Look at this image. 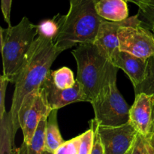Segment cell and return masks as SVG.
I'll return each mask as SVG.
<instances>
[{"instance_id":"6da1fadb","label":"cell","mask_w":154,"mask_h":154,"mask_svg":"<svg viewBox=\"0 0 154 154\" xmlns=\"http://www.w3.org/2000/svg\"><path fill=\"white\" fill-rule=\"evenodd\" d=\"M62 53L51 39L38 35L14 80V91L10 112L15 133L20 127L18 113L26 96L39 90L51 72V67Z\"/></svg>"},{"instance_id":"7a4b0ae2","label":"cell","mask_w":154,"mask_h":154,"mask_svg":"<svg viewBox=\"0 0 154 154\" xmlns=\"http://www.w3.org/2000/svg\"><path fill=\"white\" fill-rule=\"evenodd\" d=\"M69 12L58 35L53 42L62 52L77 44L94 43L98 31L105 19L96 9V0H69Z\"/></svg>"},{"instance_id":"3957f363","label":"cell","mask_w":154,"mask_h":154,"mask_svg":"<svg viewBox=\"0 0 154 154\" xmlns=\"http://www.w3.org/2000/svg\"><path fill=\"white\" fill-rule=\"evenodd\" d=\"M72 54L78 68L76 81L87 102H90L119 69L94 43L79 44Z\"/></svg>"},{"instance_id":"277c9868","label":"cell","mask_w":154,"mask_h":154,"mask_svg":"<svg viewBox=\"0 0 154 154\" xmlns=\"http://www.w3.org/2000/svg\"><path fill=\"white\" fill-rule=\"evenodd\" d=\"M38 35V26L23 17L15 26L0 28V43L3 74L10 83L14 82L29 51Z\"/></svg>"},{"instance_id":"5b68a950","label":"cell","mask_w":154,"mask_h":154,"mask_svg":"<svg viewBox=\"0 0 154 154\" xmlns=\"http://www.w3.org/2000/svg\"><path fill=\"white\" fill-rule=\"evenodd\" d=\"M117 74H113L98 96L90 102L99 126H115L129 121L131 106L123 99L117 86Z\"/></svg>"},{"instance_id":"8992f818","label":"cell","mask_w":154,"mask_h":154,"mask_svg":"<svg viewBox=\"0 0 154 154\" xmlns=\"http://www.w3.org/2000/svg\"><path fill=\"white\" fill-rule=\"evenodd\" d=\"M118 38L120 51L147 60L154 56V35L139 18L120 27Z\"/></svg>"},{"instance_id":"52a82bcc","label":"cell","mask_w":154,"mask_h":154,"mask_svg":"<svg viewBox=\"0 0 154 154\" xmlns=\"http://www.w3.org/2000/svg\"><path fill=\"white\" fill-rule=\"evenodd\" d=\"M51 111L42 87L26 97L18 113V122L22 129L24 143L31 142L41 120L49 115Z\"/></svg>"},{"instance_id":"ba28073f","label":"cell","mask_w":154,"mask_h":154,"mask_svg":"<svg viewBox=\"0 0 154 154\" xmlns=\"http://www.w3.org/2000/svg\"><path fill=\"white\" fill-rule=\"evenodd\" d=\"M94 126L105 154H126L133 147L138 133L130 122L115 126H99L93 119Z\"/></svg>"},{"instance_id":"9c48e42d","label":"cell","mask_w":154,"mask_h":154,"mask_svg":"<svg viewBox=\"0 0 154 154\" xmlns=\"http://www.w3.org/2000/svg\"><path fill=\"white\" fill-rule=\"evenodd\" d=\"M129 122L138 133L147 138L154 132V95L135 94L129 111Z\"/></svg>"},{"instance_id":"30bf717a","label":"cell","mask_w":154,"mask_h":154,"mask_svg":"<svg viewBox=\"0 0 154 154\" xmlns=\"http://www.w3.org/2000/svg\"><path fill=\"white\" fill-rule=\"evenodd\" d=\"M41 87L45 92L47 102L52 110H58L75 102H87L78 81H76L75 86L71 88L60 89L54 84L51 72Z\"/></svg>"},{"instance_id":"8fae6325","label":"cell","mask_w":154,"mask_h":154,"mask_svg":"<svg viewBox=\"0 0 154 154\" xmlns=\"http://www.w3.org/2000/svg\"><path fill=\"white\" fill-rule=\"evenodd\" d=\"M110 60L114 66L122 69L127 75L134 88L141 84L146 76L147 60L135 57L117 48L111 55Z\"/></svg>"},{"instance_id":"7c38bea8","label":"cell","mask_w":154,"mask_h":154,"mask_svg":"<svg viewBox=\"0 0 154 154\" xmlns=\"http://www.w3.org/2000/svg\"><path fill=\"white\" fill-rule=\"evenodd\" d=\"M138 18L136 14L119 22L105 20L99 27L94 44L110 60L113 53L119 48L118 31L120 27L135 22Z\"/></svg>"},{"instance_id":"4fadbf2b","label":"cell","mask_w":154,"mask_h":154,"mask_svg":"<svg viewBox=\"0 0 154 154\" xmlns=\"http://www.w3.org/2000/svg\"><path fill=\"white\" fill-rule=\"evenodd\" d=\"M96 9L99 16L108 21L119 22L129 17L126 0H97Z\"/></svg>"},{"instance_id":"5bb4252c","label":"cell","mask_w":154,"mask_h":154,"mask_svg":"<svg viewBox=\"0 0 154 154\" xmlns=\"http://www.w3.org/2000/svg\"><path fill=\"white\" fill-rule=\"evenodd\" d=\"M15 135L11 114L6 111L0 119V154H15Z\"/></svg>"},{"instance_id":"9a60e30c","label":"cell","mask_w":154,"mask_h":154,"mask_svg":"<svg viewBox=\"0 0 154 154\" xmlns=\"http://www.w3.org/2000/svg\"><path fill=\"white\" fill-rule=\"evenodd\" d=\"M57 111V109H54L51 111L47 119L45 130V150L53 153L65 142L59 129Z\"/></svg>"},{"instance_id":"2e32d148","label":"cell","mask_w":154,"mask_h":154,"mask_svg":"<svg viewBox=\"0 0 154 154\" xmlns=\"http://www.w3.org/2000/svg\"><path fill=\"white\" fill-rule=\"evenodd\" d=\"M45 116L41 120L32 139L29 144L23 142L19 148L15 150V154H42L45 150V130H46L47 119Z\"/></svg>"},{"instance_id":"e0dca14e","label":"cell","mask_w":154,"mask_h":154,"mask_svg":"<svg viewBox=\"0 0 154 154\" xmlns=\"http://www.w3.org/2000/svg\"><path fill=\"white\" fill-rule=\"evenodd\" d=\"M63 20H64V15L58 14L51 19L42 21L41 23L38 25V35L44 36L54 41L58 35Z\"/></svg>"},{"instance_id":"ac0fdd59","label":"cell","mask_w":154,"mask_h":154,"mask_svg":"<svg viewBox=\"0 0 154 154\" xmlns=\"http://www.w3.org/2000/svg\"><path fill=\"white\" fill-rule=\"evenodd\" d=\"M51 75L56 87L60 89L71 88L76 84L73 72L66 66L57 70L51 71Z\"/></svg>"},{"instance_id":"d6986e66","label":"cell","mask_w":154,"mask_h":154,"mask_svg":"<svg viewBox=\"0 0 154 154\" xmlns=\"http://www.w3.org/2000/svg\"><path fill=\"white\" fill-rule=\"evenodd\" d=\"M135 94L145 93L154 95V56L147 59V69L144 81L134 88Z\"/></svg>"},{"instance_id":"ffe728a7","label":"cell","mask_w":154,"mask_h":154,"mask_svg":"<svg viewBox=\"0 0 154 154\" xmlns=\"http://www.w3.org/2000/svg\"><path fill=\"white\" fill-rule=\"evenodd\" d=\"M138 15L139 19L147 28H153L154 25V0H145L138 6Z\"/></svg>"},{"instance_id":"44dd1931","label":"cell","mask_w":154,"mask_h":154,"mask_svg":"<svg viewBox=\"0 0 154 154\" xmlns=\"http://www.w3.org/2000/svg\"><path fill=\"white\" fill-rule=\"evenodd\" d=\"M94 128L90 125V129L81 135V145L78 154H91L94 144Z\"/></svg>"},{"instance_id":"7402d4cb","label":"cell","mask_w":154,"mask_h":154,"mask_svg":"<svg viewBox=\"0 0 154 154\" xmlns=\"http://www.w3.org/2000/svg\"><path fill=\"white\" fill-rule=\"evenodd\" d=\"M81 135L66 141L56 150L54 154H78L81 145Z\"/></svg>"},{"instance_id":"603a6c76","label":"cell","mask_w":154,"mask_h":154,"mask_svg":"<svg viewBox=\"0 0 154 154\" xmlns=\"http://www.w3.org/2000/svg\"><path fill=\"white\" fill-rule=\"evenodd\" d=\"M10 82L9 80L4 75L0 77V119L2 118L5 113L6 112L5 110V96H6V90L8 83Z\"/></svg>"},{"instance_id":"cb8c5ba5","label":"cell","mask_w":154,"mask_h":154,"mask_svg":"<svg viewBox=\"0 0 154 154\" xmlns=\"http://www.w3.org/2000/svg\"><path fill=\"white\" fill-rule=\"evenodd\" d=\"M132 154H147L146 139L142 135L138 134L133 146Z\"/></svg>"},{"instance_id":"d4e9b609","label":"cell","mask_w":154,"mask_h":154,"mask_svg":"<svg viewBox=\"0 0 154 154\" xmlns=\"http://www.w3.org/2000/svg\"><path fill=\"white\" fill-rule=\"evenodd\" d=\"M12 0H1V8L4 20L8 25L11 26V11Z\"/></svg>"},{"instance_id":"484cf974","label":"cell","mask_w":154,"mask_h":154,"mask_svg":"<svg viewBox=\"0 0 154 154\" xmlns=\"http://www.w3.org/2000/svg\"><path fill=\"white\" fill-rule=\"evenodd\" d=\"M90 124L92 125L94 128L95 131V137H94V144H93V151H92L91 154H105V151H104V147L102 145V143L101 141L100 138H99V135H98L97 132H96V129H95L94 126L91 122H90Z\"/></svg>"},{"instance_id":"4316f807","label":"cell","mask_w":154,"mask_h":154,"mask_svg":"<svg viewBox=\"0 0 154 154\" xmlns=\"http://www.w3.org/2000/svg\"><path fill=\"white\" fill-rule=\"evenodd\" d=\"M145 139L146 141H147V142L149 144V145H150L154 150V132L149 137V138H145Z\"/></svg>"},{"instance_id":"83f0119b","label":"cell","mask_w":154,"mask_h":154,"mask_svg":"<svg viewBox=\"0 0 154 154\" xmlns=\"http://www.w3.org/2000/svg\"><path fill=\"white\" fill-rule=\"evenodd\" d=\"M126 1L134 3V4H135L138 7V6H139L143 2L145 1V0H126Z\"/></svg>"},{"instance_id":"f1b7e54d","label":"cell","mask_w":154,"mask_h":154,"mask_svg":"<svg viewBox=\"0 0 154 154\" xmlns=\"http://www.w3.org/2000/svg\"><path fill=\"white\" fill-rule=\"evenodd\" d=\"M147 146H148V147H149V149H150V152H151V153L152 154H154V150H153V148H152V147H150V145H149V144L147 142Z\"/></svg>"},{"instance_id":"f546056e","label":"cell","mask_w":154,"mask_h":154,"mask_svg":"<svg viewBox=\"0 0 154 154\" xmlns=\"http://www.w3.org/2000/svg\"><path fill=\"white\" fill-rule=\"evenodd\" d=\"M146 146H147V154H152V153H151V152H150V149H149L148 146H147V141H146Z\"/></svg>"},{"instance_id":"4dcf8cb0","label":"cell","mask_w":154,"mask_h":154,"mask_svg":"<svg viewBox=\"0 0 154 154\" xmlns=\"http://www.w3.org/2000/svg\"><path fill=\"white\" fill-rule=\"evenodd\" d=\"M42 154H54L53 153H51V152H48V151H46V150H44L43 153Z\"/></svg>"},{"instance_id":"1f68e13d","label":"cell","mask_w":154,"mask_h":154,"mask_svg":"<svg viewBox=\"0 0 154 154\" xmlns=\"http://www.w3.org/2000/svg\"><path fill=\"white\" fill-rule=\"evenodd\" d=\"M132 150H133V147H132V148L130 150H129V151H128L126 154H132Z\"/></svg>"},{"instance_id":"d6a6232c","label":"cell","mask_w":154,"mask_h":154,"mask_svg":"<svg viewBox=\"0 0 154 154\" xmlns=\"http://www.w3.org/2000/svg\"><path fill=\"white\" fill-rule=\"evenodd\" d=\"M151 31H152V32H153V35H154V25H153V28L151 29Z\"/></svg>"},{"instance_id":"836d02e7","label":"cell","mask_w":154,"mask_h":154,"mask_svg":"<svg viewBox=\"0 0 154 154\" xmlns=\"http://www.w3.org/2000/svg\"><path fill=\"white\" fill-rule=\"evenodd\" d=\"M96 1H97V0H96Z\"/></svg>"}]
</instances>
